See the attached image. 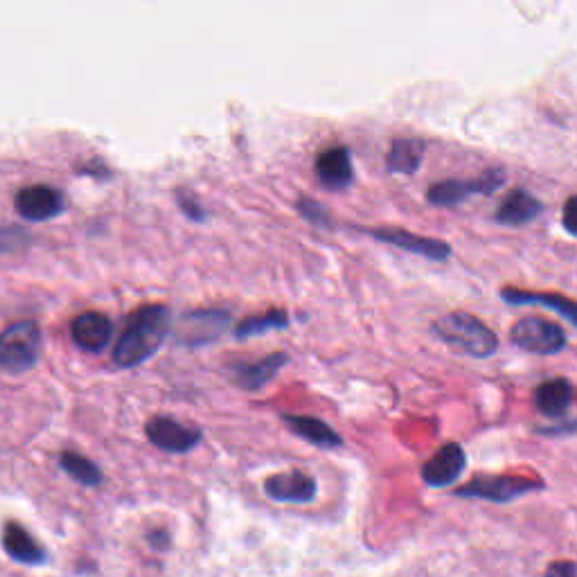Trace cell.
<instances>
[{"mask_svg":"<svg viewBox=\"0 0 577 577\" xmlns=\"http://www.w3.org/2000/svg\"><path fill=\"white\" fill-rule=\"evenodd\" d=\"M172 330V311L165 304H145L127 319V328L114 348L120 368H136L161 350Z\"/></svg>","mask_w":577,"mask_h":577,"instance_id":"obj_1","label":"cell"},{"mask_svg":"<svg viewBox=\"0 0 577 577\" xmlns=\"http://www.w3.org/2000/svg\"><path fill=\"white\" fill-rule=\"evenodd\" d=\"M434 332L451 350L474 359H488L499 350V336L469 311L445 313L434 323Z\"/></svg>","mask_w":577,"mask_h":577,"instance_id":"obj_2","label":"cell"},{"mask_svg":"<svg viewBox=\"0 0 577 577\" xmlns=\"http://www.w3.org/2000/svg\"><path fill=\"white\" fill-rule=\"evenodd\" d=\"M41 356V332L32 321L10 325L0 334V368L23 373Z\"/></svg>","mask_w":577,"mask_h":577,"instance_id":"obj_3","label":"cell"},{"mask_svg":"<svg viewBox=\"0 0 577 577\" xmlns=\"http://www.w3.org/2000/svg\"><path fill=\"white\" fill-rule=\"evenodd\" d=\"M231 323H233V317L226 309H217V307L194 309V311H188L185 317H181V321L174 330V339L179 345H185V348L210 345L226 334Z\"/></svg>","mask_w":577,"mask_h":577,"instance_id":"obj_4","label":"cell"},{"mask_svg":"<svg viewBox=\"0 0 577 577\" xmlns=\"http://www.w3.org/2000/svg\"><path fill=\"white\" fill-rule=\"evenodd\" d=\"M512 343L519 350H526L531 354H559L562 350H566V332L542 317H526L521 319L512 332H510Z\"/></svg>","mask_w":577,"mask_h":577,"instance_id":"obj_5","label":"cell"},{"mask_svg":"<svg viewBox=\"0 0 577 577\" xmlns=\"http://www.w3.org/2000/svg\"><path fill=\"white\" fill-rule=\"evenodd\" d=\"M544 490L542 481L526 479V477H477L464 488L456 490L460 499H483L492 503H510L519 496H526L531 492Z\"/></svg>","mask_w":577,"mask_h":577,"instance_id":"obj_6","label":"cell"},{"mask_svg":"<svg viewBox=\"0 0 577 577\" xmlns=\"http://www.w3.org/2000/svg\"><path fill=\"white\" fill-rule=\"evenodd\" d=\"M505 170L492 168L469 181H440L427 190V201L436 207H451L467 201L471 194H494L505 185Z\"/></svg>","mask_w":577,"mask_h":577,"instance_id":"obj_7","label":"cell"},{"mask_svg":"<svg viewBox=\"0 0 577 577\" xmlns=\"http://www.w3.org/2000/svg\"><path fill=\"white\" fill-rule=\"evenodd\" d=\"M149 442L165 453H188L201 442V431L190 429L168 415H156L145 425Z\"/></svg>","mask_w":577,"mask_h":577,"instance_id":"obj_8","label":"cell"},{"mask_svg":"<svg viewBox=\"0 0 577 577\" xmlns=\"http://www.w3.org/2000/svg\"><path fill=\"white\" fill-rule=\"evenodd\" d=\"M356 231L382 242V244L397 246L402 250H408L413 255H423L427 259L445 261V259L451 257V246L447 242L425 237V235H415V233H408L404 228H356Z\"/></svg>","mask_w":577,"mask_h":577,"instance_id":"obj_9","label":"cell"},{"mask_svg":"<svg viewBox=\"0 0 577 577\" xmlns=\"http://www.w3.org/2000/svg\"><path fill=\"white\" fill-rule=\"evenodd\" d=\"M467 467V456L464 449L458 442H447L445 447L438 449V453H434L425 467H423V479L429 488L442 490L453 485Z\"/></svg>","mask_w":577,"mask_h":577,"instance_id":"obj_10","label":"cell"},{"mask_svg":"<svg viewBox=\"0 0 577 577\" xmlns=\"http://www.w3.org/2000/svg\"><path fill=\"white\" fill-rule=\"evenodd\" d=\"M317 492H319L317 479L298 469L274 474L265 483V494L278 503H311L317 499Z\"/></svg>","mask_w":577,"mask_h":577,"instance_id":"obj_11","label":"cell"},{"mask_svg":"<svg viewBox=\"0 0 577 577\" xmlns=\"http://www.w3.org/2000/svg\"><path fill=\"white\" fill-rule=\"evenodd\" d=\"M287 363H289V354L274 352V354L261 356L259 361L233 363L231 365V377L244 391H259V388H265L267 384H271Z\"/></svg>","mask_w":577,"mask_h":577,"instance_id":"obj_12","label":"cell"},{"mask_svg":"<svg viewBox=\"0 0 577 577\" xmlns=\"http://www.w3.org/2000/svg\"><path fill=\"white\" fill-rule=\"evenodd\" d=\"M19 215L28 222H47L64 213V196L47 185H30L17 194Z\"/></svg>","mask_w":577,"mask_h":577,"instance_id":"obj_13","label":"cell"},{"mask_svg":"<svg viewBox=\"0 0 577 577\" xmlns=\"http://www.w3.org/2000/svg\"><path fill=\"white\" fill-rule=\"evenodd\" d=\"M542 213H544V203L535 194H531L528 190L516 188V190L505 194V199L501 201V205L496 210L494 220L501 226L519 228V226H526V224L535 222Z\"/></svg>","mask_w":577,"mask_h":577,"instance_id":"obj_14","label":"cell"},{"mask_svg":"<svg viewBox=\"0 0 577 577\" xmlns=\"http://www.w3.org/2000/svg\"><path fill=\"white\" fill-rule=\"evenodd\" d=\"M71 334L82 350L101 352L111 343L114 323L109 321V317H104L99 311H86L79 313V317L73 321Z\"/></svg>","mask_w":577,"mask_h":577,"instance_id":"obj_15","label":"cell"},{"mask_svg":"<svg viewBox=\"0 0 577 577\" xmlns=\"http://www.w3.org/2000/svg\"><path fill=\"white\" fill-rule=\"evenodd\" d=\"M317 177L323 188L332 192H341L352 185L354 181V168L350 151L345 147H332L323 151L317 159Z\"/></svg>","mask_w":577,"mask_h":577,"instance_id":"obj_16","label":"cell"},{"mask_svg":"<svg viewBox=\"0 0 577 577\" xmlns=\"http://www.w3.org/2000/svg\"><path fill=\"white\" fill-rule=\"evenodd\" d=\"M282 423L289 427V431L293 436H298L300 440L319 447V449H339L343 447V438L319 417H311V415H289L282 413Z\"/></svg>","mask_w":577,"mask_h":577,"instance_id":"obj_17","label":"cell"},{"mask_svg":"<svg viewBox=\"0 0 577 577\" xmlns=\"http://www.w3.org/2000/svg\"><path fill=\"white\" fill-rule=\"evenodd\" d=\"M573 395H575V388L568 380H564V377L548 380L542 386H537L535 406L542 415H546L551 419H562L573 406Z\"/></svg>","mask_w":577,"mask_h":577,"instance_id":"obj_18","label":"cell"},{"mask_svg":"<svg viewBox=\"0 0 577 577\" xmlns=\"http://www.w3.org/2000/svg\"><path fill=\"white\" fill-rule=\"evenodd\" d=\"M3 548L19 564L41 566L45 562V551L39 546V542L17 521L6 523Z\"/></svg>","mask_w":577,"mask_h":577,"instance_id":"obj_19","label":"cell"},{"mask_svg":"<svg viewBox=\"0 0 577 577\" xmlns=\"http://www.w3.org/2000/svg\"><path fill=\"white\" fill-rule=\"evenodd\" d=\"M501 300L507 304H542L546 309L557 311L559 317H564L570 325L577 323V307L570 298H564L559 293H531V291H521V289H503Z\"/></svg>","mask_w":577,"mask_h":577,"instance_id":"obj_20","label":"cell"},{"mask_svg":"<svg viewBox=\"0 0 577 577\" xmlns=\"http://www.w3.org/2000/svg\"><path fill=\"white\" fill-rule=\"evenodd\" d=\"M425 151H427L425 140H419V138H397L393 142L391 151H388V159H386L388 172L404 174V177L415 174L419 170V165H423Z\"/></svg>","mask_w":577,"mask_h":577,"instance_id":"obj_21","label":"cell"},{"mask_svg":"<svg viewBox=\"0 0 577 577\" xmlns=\"http://www.w3.org/2000/svg\"><path fill=\"white\" fill-rule=\"evenodd\" d=\"M285 328H289L287 311H282V309H269V311H265V313H259V317L244 319V321L235 328V336H237V339H250V336H259V334H267V332L285 330Z\"/></svg>","mask_w":577,"mask_h":577,"instance_id":"obj_22","label":"cell"},{"mask_svg":"<svg viewBox=\"0 0 577 577\" xmlns=\"http://www.w3.org/2000/svg\"><path fill=\"white\" fill-rule=\"evenodd\" d=\"M60 464L73 481H77L86 488H97L101 483L99 467L93 460H88L75 451H64L60 456Z\"/></svg>","mask_w":577,"mask_h":577,"instance_id":"obj_23","label":"cell"},{"mask_svg":"<svg viewBox=\"0 0 577 577\" xmlns=\"http://www.w3.org/2000/svg\"><path fill=\"white\" fill-rule=\"evenodd\" d=\"M298 213H300V217L304 222H309L311 226H317V228H332L334 226L330 210L323 203H319L317 199H311V196H300Z\"/></svg>","mask_w":577,"mask_h":577,"instance_id":"obj_24","label":"cell"},{"mask_svg":"<svg viewBox=\"0 0 577 577\" xmlns=\"http://www.w3.org/2000/svg\"><path fill=\"white\" fill-rule=\"evenodd\" d=\"M177 203H179L181 213H183L188 220H192V222H205V210L201 207V203H199V199H196L194 194H190V192H185V190H179V192H177Z\"/></svg>","mask_w":577,"mask_h":577,"instance_id":"obj_25","label":"cell"},{"mask_svg":"<svg viewBox=\"0 0 577 577\" xmlns=\"http://www.w3.org/2000/svg\"><path fill=\"white\" fill-rule=\"evenodd\" d=\"M546 577H575V564L573 562H555V564H551Z\"/></svg>","mask_w":577,"mask_h":577,"instance_id":"obj_26","label":"cell"},{"mask_svg":"<svg viewBox=\"0 0 577 577\" xmlns=\"http://www.w3.org/2000/svg\"><path fill=\"white\" fill-rule=\"evenodd\" d=\"M147 542H149L151 548H156V551H168V546H170V535H168V531H153V533L147 535Z\"/></svg>","mask_w":577,"mask_h":577,"instance_id":"obj_27","label":"cell"},{"mask_svg":"<svg viewBox=\"0 0 577 577\" xmlns=\"http://www.w3.org/2000/svg\"><path fill=\"white\" fill-rule=\"evenodd\" d=\"M573 207H575V196H568L566 205H564V228L570 237L577 235V228L573 226Z\"/></svg>","mask_w":577,"mask_h":577,"instance_id":"obj_28","label":"cell"}]
</instances>
